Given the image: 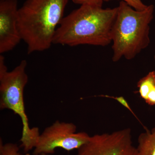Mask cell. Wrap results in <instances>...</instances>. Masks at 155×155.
I'll list each match as a JSON object with an SVG mask.
<instances>
[{"label": "cell", "instance_id": "6da1fadb", "mask_svg": "<svg viewBox=\"0 0 155 155\" xmlns=\"http://www.w3.org/2000/svg\"><path fill=\"white\" fill-rule=\"evenodd\" d=\"M117 8L83 5L64 17L53 44L74 47L91 45L104 47L112 43L111 31Z\"/></svg>", "mask_w": 155, "mask_h": 155}, {"label": "cell", "instance_id": "7a4b0ae2", "mask_svg": "<svg viewBox=\"0 0 155 155\" xmlns=\"http://www.w3.org/2000/svg\"><path fill=\"white\" fill-rule=\"evenodd\" d=\"M69 1L26 0L19 8L18 26L28 54L51 48Z\"/></svg>", "mask_w": 155, "mask_h": 155}, {"label": "cell", "instance_id": "3957f363", "mask_svg": "<svg viewBox=\"0 0 155 155\" xmlns=\"http://www.w3.org/2000/svg\"><path fill=\"white\" fill-rule=\"evenodd\" d=\"M117 8L111 31L112 60L114 62L122 58L133 59L148 46L150 24L153 18L155 7L149 5L144 10L138 11L121 1Z\"/></svg>", "mask_w": 155, "mask_h": 155}, {"label": "cell", "instance_id": "277c9868", "mask_svg": "<svg viewBox=\"0 0 155 155\" xmlns=\"http://www.w3.org/2000/svg\"><path fill=\"white\" fill-rule=\"evenodd\" d=\"M27 65V61L22 60L13 70L0 74V108L11 110L21 119L20 141L25 152L35 148L40 134L38 127H30L25 113L24 90L28 81Z\"/></svg>", "mask_w": 155, "mask_h": 155}, {"label": "cell", "instance_id": "5b68a950", "mask_svg": "<svg viewBox=\"0 0 155 155\" xmlns=\"http://www.w3.org/2000/svg\"><path fill=\"white\" fill-rule=\"evenodd\" d=\"M90 137L86 132H76V126L73 123L57 120L40 134L33 155L52 154L57 148L68 151L78 150Z\"/></svg>", "mask_w": 155, "mask_h": 155}, {"label": "cell", "instance_id": "8992f818", "mask_svg": "<svg viewBox=\"0 0 155 155\" xmlns=\"http://www.w3.org/2000/svg\"><path fill=\"white\" fill-rule=\"evenodd\" d=\"M76 155H137L130 128L95 134L78 150Z\"/></svg>", "mask_w": 155, "mask_h": 155}, {"label": "cell", "instance_id": "52a82bcc", "mask_svg": "<svg viewBox=\"0 0 155 155\" xmlns=\"http://www.w3.org/2000/svg\"><path fill=\"white\" fill-rule=\"evenodd\" d=\"M17 0H0V53L10 51L22 40Z\"/></svg>", "mask_w": 155, "mask_h": 155}, {"label": "cell", "instance_id": "ba28073f", "mask_svg": "<svg viewBox=\"0 0 155 155\" xmlns=\"http://www.w3.org/2000/svg\"><path fill=\"white\" fill-rule=\"evenodd\" d=\"M140 96L149 105L155 106V71H151L137 82Z\"/></svg>", "mask_w": 155, "mask_h": 155}, {"label": "cell", "instance_id": "9c48e42d", "mask_svg": "<svg viewBox=\"0 0 155 155\" xmlns=\"http://www.w3.org/2000/svg\"><path fill=\"white\" fill-rule=\"evenodd\" d=\"M145 129L138 137L137 155H155V127Z\"/></svg>", "mask_w": 155, "mask_h": 155}, {"label": "cell", "instance_id": "30bf717a", "mask_svg": "<svg viewBox=\"0 0 155 155\" xmlns=\"http://www.w3.org/2000/svg\"><path fill=\"white\" fill-rule=\"evenodd\" d=\"M19 150L17 144L11 143L3 144L1 139L0 155H22L19 152Z\"/></svg>", "mask_w": 155, "mask_h": 155}, {"label": "cell", "instance_id": "8fae6325", "mask_svg": "<svg viewBox=\"0 0 155 155\" xmlns=\"http://www.w3.org/2000/svg\"><path fill=\"white\" fill-rule=\"evenodd\" d=\"M111 0H104V2H108ZM122 1L127 3L134 9L138 11L144 10L148 5H145L141 0H122Z\"/></svg>", "mask_w": 155, "mask_h": 155}, {"label": "cell", "instance_id": "7c38bea8", "mask_svg": "<svg viewBox=\"0 0 155 155\" xmlns=\"http://www.w3.org/2000/svg\"><path fill=\"white\" fill-rule=\"evenodd\" d=\"M75 4L80 5H91L102 7L104 0H72Z\"/></svg>", "mask_w": 155, "mask_h": 155}, {"label": "cell", "instance_id": "4fadbf2b", "mask_svg": "<svg viewBox=\"0 0 155 155\" xmlns=\"http://www.w3.org/2000/svg\"><path fill=\"white\" fill-rule=\"evenodd\" d=\"M101 96L105 97L110 98L114 99L116 100V101H117L118 102L120 103L122 106H124L125 108H127V110L130 111V112H131V114H133L134 116H135L136 118L139 120L138 118H137L135 114L134 113L133 111L132 110V109L130 108V106H129V104H128V103H127L126 100H125L123 97H116L108 95H101Z\"/></svg>", "mask_w": 155, "mask_h": 155}, {"label": "cell", "instance_id": "5bb4252c", "mask_svg": "<svg viewBox=\"0 0 155 155\" xmlns=\"http://www.w3.org/2000/svg\"><path fill=\"white\" fill-rule=\"evenodd\" d=\"M33 155H52V154H41Z\"/></svg>", "mask_w": 155, "mask_h": 155}, {"label": "cell", "instance_id": "9a60e30c", "mask_svg": "<svg viewBox=\"0 0 155 155\" xmlns=\"http://www.w3.org/2000/svg\"><path fill=\"white\" fill-rule=\"evenodd\" d=\"M154 59L155 61V55L154 56Z\"/></svg>", "mask_w": 155, "mask_h": 155}]
</instances>
